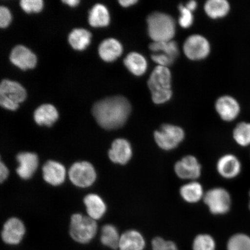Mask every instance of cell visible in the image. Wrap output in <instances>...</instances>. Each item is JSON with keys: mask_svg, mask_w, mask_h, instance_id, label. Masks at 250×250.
<instances>
[{"mask_svg": "<svg viewBox=\"0 0 250 250\" xmlns=\"http://www.w3.org/2000/svg\"><path fill=\"white\" fill-rule=\"evenodd\" d=\"M131 112V105L123 96L109 97L96 102L92 114L103 129L114 130L124 125Z\"/></svg>", "mask_w": 250, "mask_h": 250, "instance_id": "cell-1", "label": "cell"}, {"mask_svg": "<svg viewBox=\"0 0 250 250\" xmlns=\"http://www.w3.org/2000/svg\"><path fill=\"white\" fill-rule=\"evenodd\" d=\"M148 86L155 104H162L169 101L173 95L169 68L157 65L150 75Z\"/></svg>", "mask_w": 250, "mask_h": 250, "instance_id": "cell-2", "label": "cell"}, {"mask_svg": "<svg viewBox=\"0 0 250 250\" xmlns=\"http://www.w3.org/2000/svg\"><path fill=\"white\" fill-rule=\"evenodd\" d=\"M146 22L148 35L153 42H170L176 35V22L169 15L153 12L146 19Z\"/></svg>", "mask_w": 250, "mask_h": 250, "instance_id": "cell-3", "label": "cell"}, {"mask_svg": "<svg viewBox=\"0 0 250 250\" xmlns=\"http://www.w3.org/2000/svg\"><path fill=\"white\" fill-rule=\"evenodd\" d=\"M97 229L98 226L93 219L80 214L72 215L70 234L74 241L80 244L89 243L95 237Z\"/></svg>", "mask_w": 250, "mask_h": 250, "instance_id": "cell-4", "label": "cell"}, {"mask_svg": "<svg viewBox=\"0 0 250 250\" xmlns=\"http://www.w3.org/2000/svg\"><path fill=\"white\" fill-rule=\"evenodd\" d=\"M24 87L15 81L3 80L0 84V105L9 110L15 111L19 107V103L26 98Z\"/></svg>", "mask_w": 250, "mask_h": 250, "instance_id": "cell-5", "label": "cell"}, {"mask_svg": "<svg viewBox=\"0 0 250 250\" xmlns=\"http://www.w3.org/2000/svg\"><path fill=\"white\" fill-rule=\"evenodd\" d=\"M154 140L159 148L165 151L176 148L185 138V132L181 127L171 124H164L156 130Z\"/></svg>", "mask_w": 250, "mask_h": 250, "instance_id": "cell-6", "label": "cell"}, {"mask_svg": "<svg viewBox=\"0 0 250 250\" xmlns=\"http://www.w3.org/2000/svg\"><path fill=\"white\" fill-rule=\"evenodd\" d=\"M203 200L212 214L224 215L229 211L232 199L229 192L223 188L217 187L205 193Z\"/></svg>", "mask_w": 250, "mask_h": 250, "instance_id": "cell-7", "label": "cell"}, {"mask_svg": "<svg viewBox=\"0 0 250 250\" xmlns=\"http://www.w3.org/2000/svg\"><path fill=\"white\" fill-rule=\"evenodd\" d=\"M210 51L208 41L199 34L189 36L184 43L183 52L189 60H203L208 57Z\"/></svg>", "mask_w": 250, "mask_h": 250, "instance_id": "cell-8", "label": "cell"}, {"mask_svg": "<svg viewBox=\"0 0 250 250\" xmlns=\"http://www.w3.org/2000/svg\"><path fill=\"white\" fill-rule=\"evenodd\" d=\"M68 174L74 185L80 188L91 186L96 179L95 168L87 162L75 163L72 165Z\"/></svg>", "mask_w": 250, "mask_h": 250, "instance_id": "cell-9", "label": "cell"}, {"mask_svg": "<svg viewBox=\"0 0 250 250\" xmlns=\"http://www.w3.org/2000/svg\"><path fill=\"white\" fill-rule=\"evenodd\" d=\"M215 109L219 116L224 121L232 122L236 120L241 113V105L234 97L224 95L217 99Z\"/></svg>", "mask_w": 250, "mask_h": 250, "instance_id": "cell-10", "label": "cell"}, {"mask_svg": "<svg viewBox=\"0 0 250 250\" xmlns=\"http://www.w3.org/2000/svg\"><path fill=\"white\" fill-rule=\"evenodd\" d=\"M174 171L181 179L193 181L201 176L202 167L194 156L187 155L176 162Z\"/></svg>", "mask_w": 250, "mask_h": 250, "instance_id": "cell-11", "label": "cell"}, {"mask_svg": "<svg viewBox=\"0 0 250 250\" xmlns=\"http://www.w3.org/2000/svg\"><path fill=\"white\" fill-rule=\"evenodd\" d=\"M26 232L22 221L17 218H11L3 227L1 237L3 242L9 245H18Z\"/></svg>", "mask_w": 250, "mask_h": 250, "instance_id": "cell-12", "label": "cell"}, {"mask_svg": "<svg viewBox=\"0 0 250 250\" xmlns=\"http://www.w3.org/2000/svg\"><path fill=\"white\" fill-rule=\"evenodd\" d=\"M242 167V163L239 158L230 154L221 156L217 164L219 174L228 180L233 179L238 176L241 173Z\"/></svg>", "mask_w": 250, "mask_h": 250, "instance_id": "cell-13", "label": "cell"}, {"mask_svg": "<svg viewBox=\"0 0 250 250\" xmlns=\"http://www.w3.org/2000/svg\"><path fill=\"white\" fill-rule=\"evenodd\" d=\"M12 64L21 70L32 69L37 64V57L29 49L23 45L14 47L9 56Z\"/></svg>", "mask_w": 250, "mask_h": 250, "instance_id": "cell-14", "label": "cell"}, {"mask_svg": "<svg viewBox=\"0 0 250 250\" xmlns=\"http://www.w3.org/2000/svg\"><path fill=\"white\" fill-rule=\"evenodd\" d=\"M132 154L130 143L124 139L115 140L108 152L109 158L112 162L123 165L130 161Z\"/></svg>", "mask_w": 250, "mask_h": 250, "instance_id": "cell-15", "label": "cell"}, {"mask_svg": "<svg viewBox=\"0 0 250 250\" xmlns=\"http://www.w3.org/2000/svg\"><path fill=\"white\" fill-rule=\"evenodd\" d=\"M20 164L17 169L18 176L23 180L30 179L39 166L38 156L31 152H21L17 156Z\"/></svg>", "mask_w": 250, "mask_h": 250, "instance_id": "cell-16", "label": "cell"}, {"mask_svg": "<svg viewBox=\"0 0 250 250\" xmlns=\"http://www.w3.org/2000/svg\"><path fill=\"white\" fill-rule=\"evenodd\" d=\"M42 171L43 179L52 186H60L65 180V168L63 165L58 162H47L43 165Z\"/></svg>", "mask_w": 250, "mask_h": 250, "instance_id": "cell-17", "label": "cell"}, {"mask_svg": "<svg viewBox=\"0 0 250 250\" xmlns=\"http://www.w3.org/2000/svg\"><path fill=\"white\" fill-rule=\"evenodd\" d=\"M123 47L118 40L114 39H106L99 47V54L103 61L113 62L123 54Z\"/></svg>", "mask_w": 250, "mask_h": 250, "instance_id": "cell-18", "label": "cell"}, {"mask_svg": "<svg viewBox=\"0 0 250 250\" xmlns=\"http://www.w3.org/2000/svg\"><path fill=\"white\" fill-rule=\"evenodd\" d=\"M145 240L142 234L135 230H129L122 234L119 244L120 250H143Z\"/></svg>", "mask_w": 250, "mask_h": 250, "instance_id": "cell-19", "label": "cell"}, {"mask_svg": "<svg viewBox=\"0 0 250 250\" xmlns=\"http://www.w3.org/2000/svg\"><path fill=\"white\" fill-rule=\"evenodd\" d=\"M58 117L57 109L51 104L40 105L34 112V121L40 126L51 127L57 121Z\"/></svg>", "mask_w": 250, "mask_h": 250, "instance_id": "cell-20", "label": "cell"}, {"mask_svg": "<svg viewBox=\"0 0 250 250\" xmlns=\"http://www.w3.org/2000/svg\"><path fill=\"white\" fill-rule=\"evenodd\" d=\"M124 62L130 73L137 77L143 76L147 70L146 59L138 52H130L124 59Z\"/></svg>", "mask_w": 250, "mask_h": 250, "instance_id": "cell-21", "label": "cell"}, {"mask_svg": "<svg viewBox=\"0 0 250 250\" xmlns=\"http://www.w3.org/2000/svg\"><path fill=\"white\" fill-rule=\"evenodd\" d=\"M205 13L212 20L227 17L230 11V5L227 0H208L205 3Z\"/></svg>", "mask_w": 250, "mask_h": 250, "instance_id": "cell-22", "label": "cell"}, {"mask_svg": "<svg viewBox=\"0 0 250 250\" xmlns=\"http://www.w3.org/2000/svg\"><path fill=\"white\" fill-rule=\"evenodd\" d=\"M89 217L97 220L101 219L106 211V206L103 200L98 195L89 194L83 199Z\"/></svg>", "mask_w": 250, "mask_h": 250, "instance_id": "cell-23", "label": "cell"}, {"mask_svg": "<svg viewBox=\"0 0 250 250\" xmlns=\"http://www.w3.org/2000/svg\"><path fill=\"white\" fill-rule=\"evenodd\" d=\"M180 193L184 201L189 203L198 202L205 195L201 184L194 181L181 187Z\"/></svg>", "mask_w": 250, "mask_h": 250, "instance_id": "cell-24", "label": "cell"}, {"mask_svg": "<svg viewBox=\"0 0 250 250\" xmlns=\"http://www.w3.org/2000/svg\"><path fill=\"white\" fill-rule=\"evenodd\" d=\"M89 23L94 27L107 26L109 15L107 9L102 4H96L89 12Z\"/></svg>", "mask_w": 250, "mask_h": 250, "instance_id": "cell-25", "label": "cell"}, {"mask_svg": "<svg viewBox=\"0 0 250 250\" xmlns=\"http://www.w3.org/2000/svg\"><path fill=\"white\" fill-rule=\"evenodd\" d=\"M91 33L83 29H76L71 31L68 36V42L73 48L83 51L89 45Z\"/></svg>", "mask_w": 250, "mask_h": 250, "instance_id": "cell-26", "label": "cell"}, {"mask_svg": "<svg viewBox=\"0 0 250 250\" xmlns=\"http://www.w3.org/2000/svg\"><path fill=\"white\" fill-rule=\"evenodd\" d=\"M120 238L121 236L116 227L112 225H105L103 227L101 241L103 245L109 249L117 250Z\"/></svg>", "mask_w": 250, "mask_h": 250, "instance_id": "cell-27", "label": "cell"}, {"mask_svg": "<svg viewBox=\"0 0 250 250\" xmlns=\"http://www.w3.org/2000/svg\"><path fill=\"white\" fill-rule=\"evenodd\" d=\"M149 48L154 53H162L176 60L179 55V46L173 40L165 42H152Z\"/></svg>", "mask_w": 250, "mask_h": 250, "instance_id": "cell-28", "label": "cell"}, {"mask_svg": "<svg viewBox=\"0 0 250 250\" xmlns=\"http://www.w3.org/2000/svg\"><path fill=\"white\" fill-rule=\"evenodd\" d=\"M233 138L237 145L243 147L250 146V123L241 122L233 130Z\"/></svg>", "mask_w": 250, "mask_h": 250, "instance_id": "cell-29", "label": "cell"}, {"mask_svg": "<svg viewBox=\"0 0 250 250\" xmlns=\"http://www.w3.org/2000/svg\"><path fill=\"white\" fill-rule=\"evenodd\" d=\"M228 250H250V237L245 233H237L228 240Z\"/></svg>", "mask_w": 250, "mask_h": 250, "instance_id": "cell-30", "label": "cell"}, {"mask_svg": "<svg viewBox=\"0 0 250 250\" xmlns=\"http://www.w3.org/2000/svg\"><path fill=\"white\" fill-rule=\"evenodd\" d=\"M215 243L212 237L207 234L197 236L193 243V250H215Z\"/></svg>", "mask_w": 250, "mask_h": 250, "instance_id": "cell-31", "label": "cell"}, {"mask_svg": "<svg viewBox=\"0 0 250 250\" xmlns=\"http://www.w3.org/2000/svg\"><path fill=\"white\" fill-rule=\"evenodd\" d=\"M180 17L179 20L180 26L184 29H188L192 26L193 23L192 12L189 10L186 6L180 4L179 7Z\"/></svg>", "mask_w": 250, "mask_h": 250, "instance_id": "cell-32", "label": "cell"}, {"mask_svg": "<svg viewBox=\"0 0 250 250\" xmlns=\"http://www.w3.org/2000/svg\"><path fill=\"white\" fill-rule=\"evenodd\" d=\"M20 5L23 10L26 13L31 12H39L43 8V1L42 0H21Z\"/></svg>", "mask_w": 250, "mask_h": 250, "instance_id": "cell-33", "label": "cell"}, {"mask_svg": "<svg viewBox=\"0 0 250 250\" xmlns=\"http://www.w3.org/2000/svg\"><path fill=\"white\" fill-rule=\"evenodd\" d=\"M152 250H178L173 242L167 241L160 237H156L152 241Z\"/></svg>", "mask_w": 250, "mask_h": 250, "instance_id": "cell-34", "label": "cell"}, {"mask_svg": "<svg viewBox=\"0 0 250 250\" xmlns=\"http://www.w3.org/2000/svg\"><path fill=\"white\" fill-rule=\"evenodd\" d=\"M151 59L158 65L167 67L173 64L174 61H176L170 57L169 56L162 54V53H154L151 55Z\"/></svg>", "mask_w": 250, "mask_h": 250, "instance_id": "cell-35", "label": "cell"}, {"mask_svg": "<svg viewBox=\"0 0 250 250\" xmlns=\"http://www.w3.org/2000/svg\"><path fill=\"white\" fill-rule=\"evenodd\" d=\"M11 21V15L10 11L7 7L1 6L0 7V27H7Z\"/></svg>", "mask_w": 250, "mask_h": 250, "instance_id": "cell-36", "label": "cell"}, {"mask_svg": "<svg viewBox=\"0 0 250 250\" xmlns=\"http://www.w3.org/2000/svg\"><path fill=\"white\" fill-rule=\"evenodd\" d=\"M9 175L8 169L4 163L1 161L0 165V181L2 183L7 179Z\"/></svg>", "mask_w": 250, "mask_h": 250, "instance_id": "cell-37", "label": "cell"}, {"mask_svg": "<svg viewBox=\"0 0 250 250\" xmlns=\"http://www.w3.org/2000/svg\"><path fill=\"white\" fill-rule=\"evenodd\" d=\"M137 2H138L137 0H120L119 1L120 5L125 8L129 7L130 6L136 4Z\"/></svg>", "mask_w": 250, "mask_h": 250, "instance_id": "cell-38", "label": "cell"}, {"mask_svg": "<svg viewBox=\"0 0 250 250\" xmlns=\"http://www.w3.org/2000/svg\"><path fill=\"white\" fill-rule=\"evenodd\" d=\"M197 6H198V4H197V2L195 1H189L186 5V7L192 12L195 10Z\"/></svg>", "mask_w": 250, "mask_h": 250, "instance_id": "cell-39", "label": "cell"}, {"mask_svg": "<svg viewBox=\"0 0 250 250\" xmlns=\"http://www.w3.org/2000/svg\"><path fill=\"white\" fill-rule=\"evenodd\" d=\"M62 2L71 7H76L80 3V1H78V0H62Z\"/></svg>", "mask_w": 250, "mask_h": 250, "instance_id": "cell-40", "label": "cell"}, {"mask_svg": "<svg viewBox=\"0 0 250 250\" xmlns=\"http://www.w3.org/2000/svg\"><path fill=\"white\" fill-rule=\"evenodd\" d=\"M249 197H250V201H249V210H250V192H249Z\"/></svg>", "mask_w": 250, "mask_h": 250, "instance_id": "cell-41", "label": "cell"}]
</instances>
